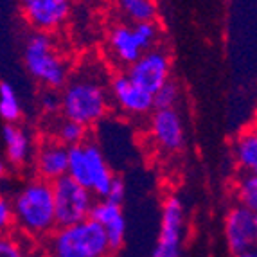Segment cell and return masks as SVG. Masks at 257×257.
Instances as JSON below:
<instances>
[{
    "label": "cell",
    "instance_id": "e0dca14e",
    "mask_svg": "<svg viewBox=\"0 0 257 257\" xmlns=\"http://www.w3.org/2000/svg\"><path fill=\"white\" fill-rule=\"evenodd\" d=\"M232 155L243 173L257 171V132L253 126L243 132L232 142Z\"/></svg>",
    "mask_w": 257,
    "mask_h": 257
},
{
    "label": "cell",
    "instance_id": "4316f807",
    "mask_svg": "<svg viewBox=\"0 0 257 257\" xmlns=\"http://www.w3.org/2000/svg\"><path fill=\"white\" fill-rule=\"evenodd\" d=\"M232 257H257V253H255V250H248V252L232 253Z\"/></svg>",
    "mask_w": 257,
    "mask_h": 257
},
{
    "label": "cell",
    "instance_id": "9c48e42d",
    "mask_svg": "<svg viewBox=\"0 0 257 257\" xmlns=\"http://www.w3.org/2000/svg\"><path fill=\"white\" fill-rule=\"evenodd\" d=\"M22 18L33 31L52 35L72 15V0H18Z\"/></svg>",
    "mask_w": 257,
    "mask_h": 257
},
{
    "label": "cell",
    "instance_id": "484cf974",
    "mask_svg": "<svg viewBox=\"0 0 257 257\" xmlns=\"http://www.w3.org/2000/svg\"><path fill=\"white\" fill-rule=\"evenodd\" d=\"M8 173H9V166H8V162H6L4 155L0 153V182L8 176Z\"/></svg>",
    "mask_w": 257,
    "mask_h": 257
},
{
    "label": "cell",
    "instance_id": "5b68a950",
    "mask_svg": "<svg viewBox=\"0 0 257 257\" xmlns=\"http://www.w3.org/2000/svg\"><path fill=\"white\" fill-rule=\"evenodd\" d=\"M67 176L101 200L115 173L111 169L103 148L97 142L86 139L81 144L69 148Z\"/></svg>",
    "mask_w": 257,
    "mask_h": 257
},
{
    "label": "cell",
    "instance_id": "9a60e30c",
    "mask_svg": "<svg viewBox=\"0 0 257 257\" xmlns=\"http://www.w3.org/2000/svg\"><path fill=\"white\" fill-rule=\"evenodd\" d=\"M2 146H4V159L9 167L22 169L31 164L36 150V142L33 133L22 126L20 122L4 124L0 132Z\"/></svg>",
    "mask_w": 257,
    "mask_h": 257
},
{
    "label": "cell",
    "instance_id": "8992f818",
    "mask_svg": "<svg viewBox=\"0 0 257 257\" xmlns=\"http://www.w3.org/2000/svg\"><path fill=\"white\" fill-rule=\"evenodd\" d=\"M160 40V29L157 22H139V24H115L108 33L106 49L111 61L128 69L141 54L157 47Z\"/></svg>",
    "mask_w": 257,
    "mask_h": 257
},
{
    "label": "cell",
    "instance_id": "ba28073f",
    "mask_svg": "<svg viewBox=\"0 0 257 257\" xmlns=\"http://www.w3.org/2000/svg\"><path fill=\"white\" fill-rule=\"evenodd\" d=\"M185 237V207L178 194H169L162 203L160 230L151 257H182Z\"/></svg>",
    "mask_w": 257,
    "mask_h": 257
},
{
    "label": "cell",
    "instance_id": "6da1fadb",
    "mask_svg": "<svg viewBox=\"0 0 257 257\" xmlns=\"http://www.w3.org/2000/svg\"><path fill=\"white\" fill-rule=\"evenodd\" d=\"M104 72L99 63H86L70 74L60 90V115L88 130L99 124L111 108Z\"/></svg>",
    "mask_w": 257,
    "mask_h": 257
},
{
    "label": "cell",
    "instance_id": "ffe728a7",
    "mask_svg": "<svg viewBox=\"0 0 257 257\" xmlns=\"http://www.w3.org/2000/svg\"><path fill=\"white\" fill-rule=\"evenodd\" d=\"M236 198L239 205L257 210V175L243 173L236 182Z\"/></svg>",
    "mask_w": 257,
    "mask_h": 257
},
{
    "label": "cell",
    "instance_id": "3957f363",
    "mask_svg": "<svg viewBox=\"0 0 257 257\" xmlns=\"http://www.w3.org/2000/svg\"><path fill=\"white\" fill-rule=\"evenodd\" d=\"M22 61L36 83L45 88L61 90L70 76L69 61L58 49V43L47 33L33 31L24 42Z\"/></svg>",
    "mask_w": 257,
    "mask_h": 257
},
{
    "label": "cell",
    "instance_id": "277c9868",
    "mask_svg": "<svg viewBox=\"0 0 257 257\" xmlns=\"http://www.w3.org/2000/svg\"><path fill=\"white\" fill-rule=\"evenodd\" d=\"M45 257H110L106 234L92 218L56 227L45 237Z\"/></svg>",
    "mask_w": 257,
    "mask_h": 257
},
{
    "label": "cell",
    "instance_id": "7c38bea8",
    "mask_svg": "<svg viewBox=\"0 0 257 257\" xmlns=\"http://www.w3.org/2000/svg\"><path fill=\"white\" fill-rule=\"evenodd\" d=\"M148 132L153 144L164 153H178L185 146V124L176 108L151 111Z\"/></svg>",
    "mask_w": 257,
    "mask_h": 257
},
{
    "label": "cell",
    "instance_id": "44dd1931",
    "mask_svg": "<svg viewBox=\"0 0 257 257\" xmlns=\"http://www.w3.org/2000/svg\"><path fill=\"white\" fill-rule=\"evenodd\" d=\"M178 103H180V85L176 81H173V79L166 81L153 94V110L176 108Z\"/></svg>",
    "mask_w": 257,
    "mask_h": 257
},
{
    "label": "cell",
    "instance_id": "603a6c76",
    "mask_svg": "<svg viewBox=\"0 0 257 257\" xmlns=\"http://www.w3.org/2000/svg\"><path fill=\"white\" fill-rule=\"evenodd\" d=\"M15 228V216H13V205L11 198L6 194H0V236L11 234Z\"/></svg>",
    "mask_w": 257,
    "mask_h": 257
},
{
    "label": "cell",
    "instance_id": "cb8c5ba5",
    "mask_svg": "<svg viewBox=\"0 0 257 257\" xmlns=\"http://www.w3.org/2000/svg\"><path fill=\"white\" fill-rule=\"evenodd\" d=\"M101 200H106V202H111V203H117V205H122V202L126 200V184L124 180L120 178V176H113L108 185L106 193Z\"/></svg>",
    "mask_w": 257,
    "mask_h": 257
},
{
    "label": "cell",
    "instance_id": "5bb4252c",
    "mask_svg": "<svg viewBox=\"0 0 257 257\" xmlns=\"http://www.w3.org/2000/svg\"><path fill=\"white\" fill-rule=\"evenodd\" d=\"M31 164H33V169H35L38 178L52 184L54 180L67 175L69 148L52 137L43 139L40 144H36Z\"/></svg>",
    "mask_w": 257,
    "mask_h": 257
},
{
    "label": "cell",
    "instance_id": "83f0119b",
    "mask_svg": "<svg viewBox=\"0 0 257 257\" xmlns=\"http://www.w3.org/2000/svg\"><path fill=\"white\" fill-rule=\"evenodd\" d=\"M113 2H115V4L119 6V9H120V11H122V9H124L126 6H128V4H132L133 0H113Z\"/></svg>",
    "mask_w": 257,
    "mask_h": 257
},
{
    "label": "cell",
    "instance_id": "4fadbf2b",
    "mask_svg": "<svg viewBox=\"0 0 257 257\" xmlns=\"http://www.w3.org/2000/svg\"><path fill=\"white\" fill-rule=\"evenodd\" d=\"M225 241L232 253L255 250L257 244V210L234 205L225 216Z\"/></svg>",
    "mask_w": 257,
    "mask_h": 257
},
{
    "label": "cell",
    "instance_id": "30bf717a",
    "mask_svg": "<svg viewBox=\"0 0 257 257\" xmlns=\"http://www.w3.org/2000/svg\"><path fill=\"white\" fill-rule=\"evenodd\" d=\"M111 104L128 117H148L153 111V94L144 90L126 72L108 79Z\"/></svg>",
    "mask_w": 257,
    "mask_h": 257
},
{
    "label": "cell",
    "instance_id": "ac0fdd59",
    "mask_svg": "<svg viewBox=\"0 0 257 257\" xmlns=\"http://www.w3.org/2000/svg\"><path fill=\"white\" fill-rule=\"evenodd\" d=\"M22 113L24 106L17 88L9 81H0V119L4 120V124H13L20 122Z\"/></svg>",
    "mask_w": 257,
    "mask_h": 257
},
{
    "label": "cell",
    "instance_id": "2e32d148",
    "mask_svg": "<svg viewBox=\"0 0 257 257\" xmlns=\"http://www.w3.org/2000/svg\"><path fill=\"white\" fill-rule=\"evenodd\" d=\"M90 218L95 223H99L101 228L104 230L111 252H117L124 244L126 232H128L122 205L106 202V200H95L94 207L90 210Z\"/></svg>",
    "mask_w": 257,
    "mask_h": 257
},
{
    "label": "cell",
    "instance_id": "8fae6325",
    "mask_svg": "<svg viewBox=\"0 0 257 257\" xmlns=\"http://www.w3.org/2000/svg\"><path fill=\"white\" fill-rule=\"evenodd\" d=\"M126 74L144 90L155 94L164 83L171 79V56L166 49L157 45L133 61L126 69Z\"/></svg>",
    "mask_w": 257,
    "mask_h": 257
},
{
    "label": "cell",
    "instance_id": "d6986e66",
    "mask_svg": "<svg viewBox=\"0 0 257 257\" xmlns=\"http://www.w3.org/2000/svg\"><path fill=\"white\" fill-rule=\"evenodd\" d=\"M52 139L61 142L63 146L72 148V146H77V144H81V142H85L86 139H88V128H85V126L79 124V122H74V120L61 117V119L54 124Z\"/></svg>",
    "mask_w": 257,
    "mask_h": 257
},
{
    "label": "cell",
    "instance_id": "7a4b0ae2",
    "mask_svg": "<svg viewBox=\"0 0 257 257\" xmlns=\"http://www.w3.org/2000/svg\"><path fill=\"white\" fill-rule=\"evenodd\" d=\"M15 227L27 239H45L56 228L52 184L38 176L22 184L11 198Z\"/></svg>",
    "mask_w": 257,
    "mask_h": 257
},
{
    "label": "cell",
    "instance_id": "d4e9b609",
    "mask_svg": "<svg viewBox=\"0 0 257 257\" xmlns=\"http://www.w3.org/2000/svg\"><path fill=\"white\" fill-rule=\"evenodd\" d=\"M40 108H42V111L47 113V115L60 113V90L45 88V92L40 95Z\"/></svg>",
    "mask_w": 257,
    "mask_h": 257
},
{
    "label": "cell",
    "instance_id": "7402d4cb",
    "mask_svg": "<svg viewBox=\"0 0 257 257\" xmlns=\"http://www.w3.org/2000/svg\"><path fill=\"white\" fill-rule=\"evenodd\" d=\"M0 257H31L29 246L13 234L0 236Z\"/></svg>",
    "mask_w": 257,
    "mask_h": 257
},
{
    "label": "cell",
    "instance_id": "52a82bcc",
    "mask_svg": "<svg viewBox=\"0 0 257 257\" xmlns=\"http://www.w3.org/2000/svg\"><path fill=\"white\" fill-rule=\"evenodd\" d=\"M52 198L56 227L74 225L90 218V210L97 200L90 191H86L67 175L52 182Z\"/></svg>",
    "mask_w": 257,
    "mask_h": 257
}]
</instances>
